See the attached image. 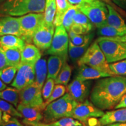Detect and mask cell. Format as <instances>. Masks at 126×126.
<instances>
[{"mask_svg":"<svg viewBox=\"0 0 126 126\" xmlns=\"http://www.w3.org/2000/svg\"><path fill=\"white\" fill-rule=\"evenodd\" d=\"M113 76L109 74L99 70L95 68L90 67L87 65H81L79 66L78 74L76 78L82 80H94L99 79L102 78H106Z\"/></svg>","mask_w":126,"mask_h":126,"instance_id":"cell-17","label":"cell"},{"mask_svg":"<svg viewBox=\"0 0 126 126\" xmlns=\"http://www.w3.org/2000/svg\"><path fill=\"white\" fill-rule=\"evenodd\" d=\"M71 6L68 0H56V13L53 22L55 27L62 25L63 16Z\"/></svg>","mask_w":126,"mask_h":126,"instance_id":"cell-24","label":"cell"},{"mask_svg":"<svg viewBox=\"0 0 126 126\" xmlns=\"http://www.w3.org/2000/svg\"><path fill=\"white\" fill-rule=\"evenodd\" d=\"M109 64L126 59V43L99 37L96 40Z\"/></svg>","mask_w":126,"mask_h":126,"instance_id":"cell-6","label":"cell"},{"mask_svg":"<svg viewBox=\"0 0 126 126\" xmlns=\"http://www.w3.org/2000/svg\"><path fill=\"white\" fill-rule=\"evenodd\" d=\"M5 1H7V0H0V4H2L3 2H4Z\"/></svg>","mask_w":126,"mask_h":126,"instance_id":"cell-50","label":"cell"},{"mask_svg":"<svg viewBox=\"0 0 126 126\" xmlns=\"http://www.w3.org/2000/svg\"><path fill=\"white\" fill-rule=\"evenodd\" d=\"M56 0H45V21L48 25H53L56 13Z\"/></svg>","mask_w":126,"mask_h":126,"instance_id":"cell-27","label":"cell"},{"mask_svg":"<svg viewBox=\"0 0 126 126\" xmlns=\"http://www.w3.org/2000/svg\"><path fill=\"white\" fill-rule=\"evenodd\" d=\"M126 122V108L106 111L99 119V126Z\"/></svg>","mask_w":126,"mask_h":126,"instance_id":"cell-16","label":"cell"},{"mask_svg":"<svg viewBox=\"0 0 126 126\" xmlns=\"http://www.w3.org/2000/svg\"><path fill=\"white\" fill-rule=\"evenodd\" d=\"M35 69V82L41 88L45 84L46 79L48 74L47 61L46 59L41 58L34 65Z\"/></svg>","mask_w":126,"mask_h":126,"instance_id":"cell-21","label":"cell"},{"mask_svg":"<svg viewBox=\"0 0 126 126\" xmlns=\"http://www.w3.org/2000/svg\"><path fill=\"white\" fill-rule=\"evenodd\" d=\"M113 126L112 124H109V125H107V126Z\"/></svg>","mask_w":126,"mask_h":126,"instance_id":"cell-51","label":"cell"},{"mask_svg":"<svg viewBox=\"0 0 126 126\" xmlns=\"http://www.w3.org/2000/svg\"><path fill=\"white\" fill-rule=\"evenodd\" d=\"M92 80H82L75 77L67 85L68 93L78 103L84 102L90 95Z\"/></svg>","mask_w":126,"mask_h":126,"instance_id":"cell-13","label":"cell"},{"mask_svg":"<svg viewBox=\"0 0 126 126\" xmlns=\"http://www.w3.org/2000/svg\"><path fill=\"white\" fill-rule=\"evenodd\" d=\"M26 42L19 36L8 34L0 37V46L2 48H16L22 50Z\"/></svg>","mask_w":126,"mask_h":126,"instance_id":"cell-20","label":"cell"},{"mask_svg":"<svg viewBox=\"0 0 126 126\" xmlns=\"http://www.w3.org/2000/svg\"><path fill=\"white\" fill-rule=\"evenodd\" d=\"M16 108L24 119L23 122L25 124L32 126L33 124L39 123L43 119L44 116L42 113L43 110L40 109L26 106L20 103Z\"/></svg>","mask_w":126,"mask_h":126,"instance_id":"cell-15","label":"cell"},{"mask_svg":"<svg viewBox=\"0 0 126 126\" xmlns=\"http://www.w3.org/2000/svg\"><path fill=\"white\" fill-rule=\"evenodd\" d=\"M32 126H53L51 123L45 124V123H37L32 124Z\"/></svg>","mask_w":126,"mask_h":126,"instance_id":"cell-47","label":"cell"},{"mask_svg":"<svg viewBox=\"0 0 126 126\" xmlns=\"http://www.w3.org/2000/svg\"><path fill=\"white\" fill-rule=\"evenodd\" d=\"M91 42H89L82 46H76L69 43L68 56L73 62H78L79 60L85 53Z\"/></svg>","mask_w":126,"mask_h":126,"instance_id":"cell-25","label":"cell"},{"mask_svg":"<svg viewBox=\"0 0 126 126\" xmlns=\"http://www.w3.org/2000/svg\"><path fill=\"white\" fill-rule=\"evenodd\" d=\"M68 47L69 36L67 31L63 25L56 26L51 46L47 50V54L59 56L67 60Z\"/></svg>","mask_w":126,"mask_h":126,"instance_id":"cell-8","label":"cell"},{"mask_svg":"<svg viewBox=\"0 0 126 126\" xmlns=\"http://www.w3.org/2000/svg\"><path fill=\"white\" fill-rule=\"evenodd\" d=\"M0 110H2L3 113H7L11 116L22 117L20 113L17 109L15 108L13 105L1 99H0Z\"/></svg>","mask_w":126,"mask_h":126,"instance_id":"cell-36","label":"cell"},{"mask_svg":"<svg viewBox=\"0 0 126 126\" xmlns=\"http://www.w3.org/2000/svg\"><path fill=\"white\" fill-rule=\"evenodd\" d=\"M94 37V34L88 33L85 34H75L73 37L69 38V43L74 46H82L89 42H91Z\"/></svg>","mask_w":126,"mask_h":126,"instance_id":"cell-35","label":"cell"},{"mask_svg":"<svg viewBox=\"0 0 126 126\" xmlns=\"http://www.w3.org/2000/svg\"><path fill=\"white\" fill-rule=\"evenodd\" d=\"M78 103L69 93H66L46 107L43 113L44 120L51 123L63 117H72L74 110Z\"/></svg>","mask_w":126,"mask_h":126,"instance_id":"cell-3","label":"cell"},{"mask_svg":"<svg viewBox=\"0 0 126 126\" xmlns=\"http://www.w3.org/2000/svg\"><path fill=\"white\" fill-rule=\"evenodd\" d=\"M107 7L108 9L107 25L118 29L126 31V24L120 14L109 4H107Z\"/></svg>","mask_w":126,"mask_h":126,"instance_id":"cell-22","label":"cell"},{"mask_svg":"<svg viewBox=\"0 0 126 126\" xmlns=\"http://www.w3.org/2000/svg\"><path fill=\"white\" fill-rule=\"evenodd\" d=\"M70 31L73 32L76 34H85L88 33L83 26H82L81 25L77 24V23H74L72 25Z\"/></svg>","mask_w":126,"mask_h":126,"instance_id":"cell-39","label":"cell"},{"mask_svg":"<svg viewBox=\"0 0 126 126\" xmlns=\"http://www.w3.org/2000/svg\"><path fill=\"white\" fill-rule=\"evenodd\" d=\"M8 34H12L20 37L19 18L12 16H4L0 18V37Z\"/></svg>","mask_w":126,"mask_h":126,"instance_id":"cell-14","label":"cell"},{"mask_svg":"<svg viewBox=\"0 0 126 126\" xmlns=\"http://www.w3.org/2000/svg\"><path fill=\"white\" fill-rule=\"evenodd\" d=\"M104 114L103 110L94 106L91 100L86 99L84 102L78 103L74 110L72 117L80 121L85 126H87L93 119L101 117Z\"/></svg>","mask_w":126,"mask_h":126,"instance_id":"cell-9","label":"cell"},{"mask_svg":"<svg viewBox=\"0 0 126 126\" xmlns=\"http://www.w3.org/2000/svg\"><path fill=\"white\" fill-rule=\"evenodd\" d=\"M20 91L14 87H7L0 91V99L11 103L17 108L20 102Z\"/></svg>","mask_w":126,"mask_h":126,"instance_id":"cell-23","label":"cell"},{"mask_svg":"<svg viewBox=\"0 0 126 126\" xmlns=\"http://www.w3.org/2000/svg\"><path fill=\"white\" fill-rule=\"evenodd\" d=\"M67 62L64 58L59 56L51 55L47 60V78H52L55 79L59 75L63 65Z\"/></svg>","mask_w":126,"mask_h":126,"instance_id":"cell-19","label":"cell"},{"mask_svg":"<svg viewBox=\"0 0 126 126\" xmlns=\"http://www.w3.org/2000/svg\"><path fill=\"white\" fill-rule=\"evenodd\" d=\"M2 116H3V111L0 110V124L2 123Z\"/></svg>","mask_w":126,"mask_h":126,"instance_id":"cell-49","label":"cell"},{"mask_svg":"<svg viewBox=\"0 0 126 126\" xmlns=\"http://www.w3.org/2000/svg\"><path fill=\"white\" fill-rule=\"evenodd\" d=\"M79 10V9L78 5H71V6L69 8V9L67 11L65 15L63 16L62 25L65 28L67 32L70 31L72 25L74 23V18Z\"/></svg>","mask_w":126,"mask_h":126,"instance_id":"cell-30","label":"cell"},{"mask_svg":"<svg viewBox=\"0 0 126 126\" xmlns=\"http://www.w3.org/2000/svg\"><path fill=\"white\" fill-rule=\"evenodd\" d=\"M55 84L56 83H55L54 79L52 78H47V80L42 88V96L45 101L47 100L51 95L54 88Z\"/></svg>","mask_w":126,"mask_h":126,"instance_id":"cell-38","label":"cell"},{"mask_svg":"<svg viewBox=\"0 0 126 126\" xmlns=\"http://www.w3.org/2000/svg\"><path fill=\"white\" fill-rule=\"evenodd\" d=\"M74 23L81 25L85 28L88 33L92 31L94 28V24L88 18L87 16L85 15L80 10H79L75 14L74 18Z\"/></svg>","mask_w":126,"mask_h":126,"instance_id":"cell-32","label":"cell"},{"mask_svg":"<svg viewBox=\"0 0 126 126\" xmlns=\"http://www.w3.org/2000/svg\"><path fill=\"white\" fill-rule=\"evenodd\" d=\"M35 82V69L34 64L21 63L18 67L16 74L11 86L19 90Z\"/></svg>","mask_w":126,"mask_h":126,"instance_id":"cell-11","label":"cell"},{"mask_svg":"<svg viewBox=\"0 0 126 126\" xmlns=\"http://www.w3.org/2000/svg\"><path fill=\"white\" fill-rule=\"evenodd\" d=\"M77 64L79 66L87 65L106 72L111 75H114L109 68V64L96 41L89 46L83 56L79 60Z\"/></svg>","mask_w":126,"mask_h":126,"instance_id":"cell-5","label":"cell"},{"mask_svg":"<svg viewBox=\"0 0 126 126\" xmlns=\"http://www.w3.org/2000/svg\"><path fill=\"white\" fill-rule=\"evenodd\" d=\"M45 0H7L0 5V15L18 16L43 13Z\"/></svg>","mask_w":126,"mask_h":126,"instance_id":"cell-2","label":"cell"},{"mask_svg":"<svg viewBox=\"0 0 126 126\" xmlns=\"http://www.w3.org/2000/svg\"><path fill=\"white\" fill-rule=\"evenodd\" d=\"M21 37L27 43L32 42L36 32L45 21L43 13H32L19 17Z\"/></svg>","mask_w":126,"mask_h":126,"instance_id":"cell-7","label":"cell"},{"mask_svg":"<svg viewBox=\"0 0 126 126\" xmlns=\"http://www.w3.org/2000/svg\"><path fill=\"white\" fill-rule=\"evenodd\" d=\"M18 67L7 66L0 70V79L6 84H9L14 81Z\"/></svg>","mask_w":126,"mask_h":126,"instance_id":"cell-31","label":"cell"},{"mask_svg":"<svg viewBox=\"0 0 126 126\" xmlns=\"http://www.w3.org/2000/svg\"><path fill=\"white\" fill-rule=\"evenodd\" d=\"M20 103L33 108L45 110V102L42 96V88L35 82L20 90Z\"/></svg>","mask_w":126,"mask_h":126,"instance_id":"cell-10","label":"cell"},{"mask_svg":"<svg viewBox=\"0 0 126 126\" xmlns=\"http://www.w3.org/2000/svg\"><path fill=\"white\" fill-rule=\"evenodd\" d=\"M0 126H23L15 118L12 117L8 121L0 124Z\"/></svg>","mask_w":126,"mask_h":126,"instance_id":"cell-41","label":"cell"},{"mask_svg":"<svg viewBox=\"0 0 126 126\" xmlns=\"http://www.w3.org/2000/svg\"><path fill=\"white\" fill-rule=\"evenodd\" d=\"M103 1H106V2H109V0H103Z\"/></svg>","mask_w":126,"mask_h":126,"instance_id":"cell-52","label":"cell"},{"mask_svg":"<svg viewBox=\"0 0 126 126\" xmlns=\"http://www.w3.org/2000/svg\"><path fill=\"white\" fill-rule=\"evenodd\" d=\"M113 126H126V122L125 123H114L111 124Z\"/></svg>","mask_w":126,"mask_h":126,"instance_id":"cell-48","label":"cell"},{"mask_svg":"<svg viewBox=\"0 0 126 126\" xmlns=\"http://www.w3.org/2000/svg\"><path fill=\"white\" fill-rule=\"evenodd\" d=\"M78 7L97 28L107 25L108 9L107 4L103 1L92 0L78 5Z\"/></svg>","mask_w":126,"mask_h":126,"instance_id":"cell-4","label":"cell"},{"mask_svg":"<svg viewBox=\"0 0 126 126\" xmlns=\"http://www.w3.org/2000/svg\"><path fill=\"white\" fill-rule=\"evenodd\" d=\"M7 84L5 83L2 80L0 79V91H2L4 90L6 88H7Z\"/></svg>","mask_w":126,"mask_h":126,"instance_id":"cell-46","label":"cell"},{"mask_svg":"<svg viewBox=\"0 0 126 126\" xmlns=\"http://www.w3.org/2000/svg\"><path fill=\"white\" fill-rule=\"evenodd\" d=\"M126 94V77L118 75L99 79L91 91L90 100L102 110H110Z\"/></svg>","mask_w":126,"mask_h":126,"instance_id":"cell-1","label":"cell"},{"mask_svg":"<svg viewBox=\"0 0 126 126\" xmlns=\"http://www.w3.org/2000/svg\"><path fill=\"white\" fill-rule=\"evenodd\" d=\"M126 108V94H124L122 98L121 99L120 101L119 102V103L115 106L114 109H121V108Z\"/></svg>","mask_w":126,"mask_h":126,"instance_id":"cell-42","label":"cell"},{"mask_svg":"<svg viewBox=\"0 0 126 126\" xmlns=\"http://www.w3.org/2000/svg\"><path fill=\"white\" fill-rule=\"evenodd\" d=\"M109 68L114 75L126 76V59L110 63Z\"/></svg>","mask_w":126,"mask_h":126,"instance_id":"cell-34","label":"cell"},{"mask_svg":"<svg viewBox=\"0 0 126 126\" xmlns=\"http://www.w3.org/2000/svg\"><path fill=\"white\" fill-rule=\"evenodd\" d=\"M54 24L48 25L44 21L36 32L32 42L40 50H48L50 48L54 36Z\"/></svg>","mask_w":126,"mask_h":126,"instance_id":"cell-12","label":"cell"},{"mask_svg":"<svg viewBox=\"0 0 126 126\" xmlns=\"http://www.w3.org/2000/svg\"><path fill=\"white\" fill-rule=\"evenodd\" d=\"M5 54L8 66L18 67L21 64V50L16 48H3Z\"/></svg>","mask_w":126,"mask_h":126,"instance_id":"cell-26","label":"cell"},{"mask_svg":"<svg viewBox=\"0 0 126 126\" xmlns=\"http://www.w3.org/2000/svg\"><path fill=\"white\" fill-rule=\"evenodd\" d=\"M97 34L100 37H116L126 34V31L118 29L108 25L97 28Z\"/></svg>","mask_w":126,"mask_h":126,"instance_id":"cell-29","label":"cell"},{"mask_svg":"<svg viewBox=\"0 0 126 126\" xmlns=\"http://www.w3.org/2000/svg\"><path fill=\"white\" fill-rule=\"evenodd\" d=\"M7 61L4 50L0 46V70L7 67Z\"/></svg>","mask_w":126,"mask_h":126,"instance_id":"cell-40","label":"cell"},{"mask_svg":"<svg viewBox=\"0 0 126 126\" xmlns=\"http://www.w3.org/2000/svg\"><path fill=\"white\" fill-rule=\"evenodd\" d=\"M40 49L31 43L26 44L21 51V63L35 64L39 59H41Z\"/></svg>","mask_w":126,"mask_h":126,"instance_id":"cell-18","label":"cell"},{"mask_svg":"<svg viewBox=\"0 0 126 126\" xmlns=\"http://www.w3.org/2000/svg\"><path fill=\"white\" fill-rule=\"evenodd\" d=\"M66 91H67V89H66L65 85L61 84H56L50 96L45 102V108L51 102L54 101L64 95L65 94Z\"/></svg>","mask_w":126,"mask_h":126,"instance_id":"cell-33","label":"cell"},{"mask_svg":"<svg viewBox=\"0 0 126 126\" xmlns=\"http://www.w3.org/2000/svg\"><path fill=\"white\" fill-rule=\"evenodd\" d=\"M111 1L122 8H126V0H111Z\"/></svg>","mask_w":126,"mask_h":126,"instance_id":"cell-44","label":"cell"},{"mask_svg":"<svg viewBox=\"0 0 126 126\" xmlns=\"http://www.w3.org/2000/svg\"><path fill=\"white\" fill-rule=\"evenodd\" d=\"M68 2L71 5H78L83 4L84 2H89V1H92V0H68Z\"/></svg>","mask_w":126,"mask_h":126,"instance_id":"cell-45","label":"cell"},{"mask_svg":"<svg viewBox=\"0 0 126 126\" xmlns=\"http://www.w3.org/2000/svg\"><path fill=\"white\" fill-rule=\"evenodd\" d=\"M72 73V68L66 62L63 66L59 75L54 79L56 84L67 86L70 81Z\"/></svg>","mask_w":126,"mask_h":126,"instance_id":"cell-28","label":"cell"},{"mask_svg":"<svg viewBox=\"0 0 126 126\" xmlns=\"http://www.w3.org/2000/svg\"><path fill=\"white\" fill-rule=\"evenodd\" d=\"M106 38L114 41H119L126 43V34L122 36H116V37H105Z\"/></svg>","mask_w":126,"mask_h":126,"instance_id":"cell-43","label":"cell"},{"mask_svg":"<svg viewBox=\"0 0 126 126\" xmlns=\"http://www.w3.org/2000/svg\"><path fill=\"white\" fill-rule=\"evenodd\" d=\"M51 124L54 126H85L80 121L71 117H63Z\"/></svg>","mask_w":126,"mask_h":126,"instance_id":"cell-37","label":"cell"}]
</instances>
